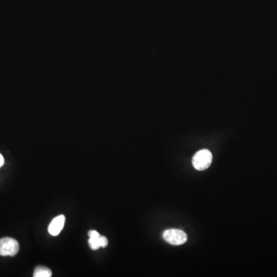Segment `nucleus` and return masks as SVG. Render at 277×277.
Instances as JSON below:
<instances>
[{"mask_svg":"<svg viewBox=\"0 0 277 277\" xmlns=\"http://www.w3.org/2000/svg\"><path fill=\"white\" fill-rule=\"evenodd\" d=\"M4 162H5V160H4V157H2V154H0V167L3 166Z\"/></svg>","mask_w":277,"mask_h":277,"instance_id":"1a4fd4ad","label":"nucleus"},{"mask_svg":"<svg viewBox=\"0 0 277 277\" xmlns=\"http://www.w3.org/2000/svg\"><path fill=\"white\" fill-rule=\"evenodd\" d=\"M163 236L167 243L173 246L183 245L187 241V235L181 229H167L164 232Z\"/></svg>","mask_w":277,"mask_h":277,"instance_id":"7ed1b4c3","label":"nucleus"},{"mask_svg":"<svg viewBox=\"0 0 277 277\" xmlns=\"http://www.w3.org/2000/svg\"><path fill=\"white\" fill-rule=\"evenodd\" d=\"M88 235L90 237H99V236H100V233L96 230L89 231Z\"/></svg>","mask_w":277,"mask_h":277,"instance_id":"6e6552de","label":"nucleus"},{"mask_svg":"<svg viewBox=\"0 0 277 277\" xmlns=\"http://www.w3.org/2000/svg\"><path fill=\"white\" fill-rule=\"evenodd\" d=\"M100 243L101 247H107L108 245V239L105 236H100Z\"/></svg>","mask_w":277,"mask_h":277,"instance_id":"0eeeda50","label":"nucleus"},{"mask_svg":"<svg viewBox=\"0 0 277 277\" xmlns=\"http://www.w3.org/2000/svg\"><path fill=\"white\" fill-rule=\"evenodd\" d=\"M213 161L212 153L208 150H201L193 157L192 164L195 169L199 171L206 170L211 166Z\"/></svg>","mask_w":277,"mask_h":277,"instance_id":"f257e3e1","label":"nucleus"},{"mask_svg":"<svg viewBox=\"0 0 277 277\" xmlns=\"http://www.w3.org/2000/svg\"><path fill=\"white\" fill-rule=\"evenodd\" d=\"M52 276V272L47 267H36L33 277H50Z\"/></svg>","mask_w":277,"mask_h":277,"instance_id":"39448f33","label":"nucleus"},{"mask_svg":"<svg viewBox=\"0 0 277 277\" xmlns=\"http://www.w3.org/2000/svg\"><path fill=\"white\" fill-rule=\"evenodd\" d=\"M19 251V245L16 239L10 237L0 239V256L14 257Z\"/></svg>","mask_w":277,"mask_h":277,"instance_id":"f03ea898","label":"nucleus"},{"mask_svg":"<svg viewBox=\"0 0 277 277\" xmlns=\"http://www.w3.org/2000/svg\"><path fill=\"white\" fill-rule=\"evenodd\" d=\"M89 245L92 250H97L100 249V247H101L100 243V236L99 237H90Z\"/></svg>","mask_w":277,"mask_h":277,"instance_id":"423d86ee","label":"nucleus"},{"mask_svg":"<svg viewBox=\"0 0 277 277\" xmlns=\"http://www.w3.org/2000/svg\"><path fill=\"white\" fill-rule=\"evenodd\" d=\"M65 221V217L63 215L59 216V217L54 219V221L49 225L48 231L50 235L54 236H58L60 233L62 229H63Z\"/></svg>","mask_w":277,"mask_h":277,"instance_id":"20e7f679","label":"nucleus"}]
</instances>
